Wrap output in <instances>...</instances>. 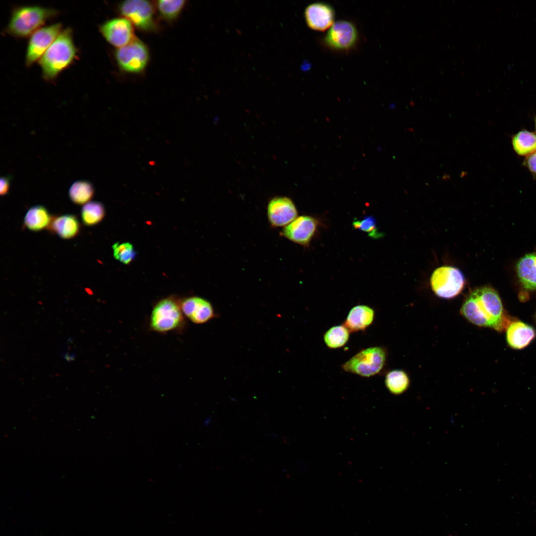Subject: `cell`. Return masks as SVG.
Masks as SVG:
<instances>
[{
	"label": "cell",
	"mask_w": 536,
	"mask_h": 536,
	"mask_svg": "<svg viewBox=\"0 0 536 536\" xmlns=\"http://www.w3.org/2000/svg\"><path fill=\"white\" fill-rule=\"evenodd\" d=\"M460 313L474 325L498 331L508 324L498 293L488 286L472 291L462 304Z\"/></svg>",
	"instance_id": "obj_1"
},
{
	"label": "cell",
	"mask_w": 536,
	"mask_h": 536,
	"mask_svg": "<svg viewBox=\"0 0 536 536\" xmlns=\"http://www.w3.org/2000/svg\"><path fill=\"white\" fill-rule=\"evenodd\" d=\"M432 291L444 299L455 297L462 291L465 285L463 273L457 268L443 266L436 268L430 277Z\"/></svg>",
	"instance_id": "obj_7"
},
{
	"label": "cell",
	"mask_w": 536,
	"mask_h": 536,
	"mask_svg": "<svg viewBox=\"0 0 536 536\" xmlns=\"http://www.w3.org/2000/svg\"><path fill=\"white\" fill-rule=\"evenodd\" d=\"M375 311L366 305H358L349 312L343 325L350 332L364 331L373 322Z\"/></svg>",
	"instance_id": "obj_17"
},
{
	"label": "cell",
	"mask_w": 536,
	"mask_h": 536,
	"mask_svg": "<svg viewBox=\"0 0 536 536\" xmlns=\"http://www.w3.org/2000/svg\"><path fill=\"white\" fill-rule=\"evenodd\" d=\"M185 3L184 0H160L156 1V6L163 19L172 21L179 15Z\"/></svg>",
	"instance_id": "obj_26"
},
{
	"label": "cell",
	"mask_w": 536,
	"mask_h": 536,
	"mask_svg": "<svg viewBox=\"0 0 536 536\" xmlns=\"http://www.w3.org/2000/svg\"><path fill=\"white\" fill-rule=\"evenodd\" d=\"M105 214L103 205L98 201H89L82 207L81 219L84 225L92 226L100 223Z\"/></svg>",
	"instance_id": "obj_25"
},
{
	"label": "cell",
	"mask_w": 536,
	"mask_h": 536,
	"mask_svg": "<svg viewBox=\"0 0 536 536\" xmlns=\"http://www.w3.org/2000/svg\"><path fill=\"white\" fill-rule=\"evenodd\" d=\"M350 332L343 325L332 326L323 335L324 343L330 349L341 348L348 342L350 337Z\"/></svg>",
	"instance_id": "obj_22"
},
{
	"label": "cell",
	"mask_w": 536,
	"mask_h": 536,
	"mask_svg": "<svg viewBox=\"0 0 536 536\" xmlns=\"http://www.w3.org/2000/svg\"><path fill=\"white\" fill-rule=\"evenodd\" d=\"M183 313L192 323L204 324L215 316L212 304L204 298L191 296L184 299L180 302Z\"/></svg>",
	"instance_id": "obj_14"
},
{
	"label": "cell",
	"mask_w": 536,
	"mask_h": 536,
	"mask_svg": "<svg viewBox=\"0 0 536 536\" xmlns=\"http://www.w3.org/2000/svg\"><path fill=\"white\" fill-rule=\"evenodd\" d=\"M115 259L124 264H129L135 258V251L129 242H116L112 245Z\"/></svg>",
	"instance_id": "obj_27"
},
{
	"label": "cell",
	"mask_w": 536,
	"mask_h": 536,
	"mask_svg": "<svg viewBox=\"0 0 536 536\" xmlns=\"http://www.w3.org/2000/svg\"><path fill=\"white\" fill-rule=\"evenodd\" d=\"M385 386L390 393L399 395L409 387L410 380L407 374L402 370H393L385 376Z\"/></svg>",
	"instance_id": "obj_24"
},
{
	"label": "cell",
	"mask_w": 536,
	"mask_h": 536,
	"mask_svg": "<svg viewBox=\"0 0 536 536\" xmlns=\"http://www.w3.org/2000/svg\"><path fill=\"white\" fill-rule=\"evenodd\" d=\"M56 10L40 6H23L12 12L7 32L19 38L31 35L46 22L57 15Z\"/></svg>",
	"instance_id": "obj_3"
},
{
	"label": "cell",
	"mask_w": 536,
	"mask_h": 536,
	"mask_svg": "<svg viewBox=\"0 0 536 536\" xmlns=\"http://www.w3.org/2000/svg\"><path fill=\"white\" fill-rule=\"evenodd\" d=\"M534 122L535 129V133H536V116L535 117V118L534 119Z\"/></svg>",
	"instance_id": "obj_31"
},
{
	"label": "cell",
	"mask_w": 536,
	"mask_h": 536,
	"mask_svg": "<svg viewBox=\"0 0 536 536\" xmlns=\"http://www.w3.org/2000/svg\"><path fill=\"white\" fill-rule=\"evenodd\" d=\"M387 357V350L382 346H372L361 350L344 363L342 369L362 377H370L384 368Z\"/></svg>",
	"instance_id": "obj_5"
},
{
	"label": "cell",
	"mask_w": 536,
	"mask_h": 536,
	"mask_svg": "<svg viewBox=\"0 0 536 536\" xmlns=\"http://www.w3.org/2000/svg\"><path fill=\"white\" fill-rule=\"evenodd\" d=\"M511 143L518 155L527 157L536 151V133L525 129L520 130L513 135Z\"/></svg>",
	"instance_id": "obj_21"
},
{
	"label": "cell",
	"mask_w": 536,
	"mask_h": 536,
	"mask_svg": "<svg viewBox=\"0 0 536 536\" xmlns=\"http://www.w3.org/2000/svg\"><path fill=\"white\" fill-rule=\"evenodd\" d=\"M358 33L352 22L339 20L330 27L324 38L325 45L331 49L338 51H348L357 43Z\"/></svg>",
	"instance_id": "obj_9"
},
{
	"label": "cell",
	"mask_w": 536,
	"mask_h": 536,
	"mask_svg": "<svg viewBox=\"0 0 536 536\" xmlns=\"http://www.w3.org/2000/svg\"><path fill=\"white\" fill-rule=\"evenodd\" d=\"M80 224L77 217L72 214H64L52 217L48 230L64 239L75 237L79 232Z\"/></svg>",
	"instance_id": "obj_18"
},
{
	"label": "cell",
	"mask_w": 536,
	"mask_h": 536,
	"mask_svg": "<svg viewBox=\"0 0 536 536\" xmlns=\"http://www.w3.org/2000/svg\"><path fill=\"white\" fill-rule=\"evenodd\" d=\"M304 16L309 28L316 31H323L334 24L335 13L330 5L316 2L309 5L306 8Z\"/></svg>",
	"instance_id": "obj_15"
},
{
	"label": "cell",
	"mask_w": 536,
	"mask_h": 536,
	"mask_svg": "<svg viewBox=\"0 0 536 536\" xmlns=\"http://www.w3.org/2000/svg\"><path fill=\"white\" fill-rule=\"evenodd\" d=\"M10 187V179L8 177L3 176L0 180V194L1 196L6 195Z\"/></svg>",
	"instance_id": "obj_30"
},
{
	"label": "cell",
	"mask_w": 536,
	"mask_h": 536,
	"mask_svg": "<svg viewBox=\"0 0 536 536\" xmlns=\"http://www.w3.org/2000/svg\"><path fill=\"white\" fill-rule=\"evenodd\" d=\"M76 54L71 30H62L39 60L44 78L55 79L73 62Z\"/></svg>",
	"instance_id": "obj_2"
},
{
	"label": "cell",
	"mask_w": 536,
	"mask_h": 536,
	"mask_svg": "<svg viewBox=\"0 0 536 536\" xmlns=\"http://www.w3.org/2000/svg\"><path fill=\"white\" fill-rule=\"evenodd\" d=\"M506 340L508 345L516 349H521L533 340L536 335L534 328L521 321L509 323L506 329Z\"/></svg>",
	"instance_id": "obj_16"
},
{
	"label": "cell",
	"mask_w": 536,
	"mask_h": 536,
	"mask_svg": "<svg viewBox=\"0 0 536 536\" xmlns=\"http://www.w3.org/2000/svg\"><path fill=\"white\" fill-rule=\"evenodd\" d=\"M516 272L525 289L536 290V254H528L521 258L516 264Z\"/></svg>",
	"instance_id": "obj_19"
},
{
	"label": "cell",
	"mask_w": 536,
	"mask_h": 536,
	"mask_svg": "<svg viewBox=\"0 0 536 536\" xmlns=\"http://www.w3.org/2000/svg\"><path fill=\"white\" fill-rule=\"evenodd\" d=\"M121 14L138 29L144 31L155 29L154 10L150 1L145 0H128L119 6Z\"/></svg>",
	"instance_id": "obj_8"
},
{
	"label": "cell",
	"mask_w": 536,
	"mask_h": 536,
	"mask_svg": "<svg viewBox=\"0 0 536 536\" xmlns=\"http://www.w3.org/2000/svg\"><path fill=\"white\" fill-rule=\"evenodd\" d=\"M353 225L355 228L367 233L371 237L377 238L381 236V233L378 232L376 221L373 217L369 216L361 220H355Z\"/></svg>",
	"instance_id": "obj_28"
},
{
	"label": "cell",
	"mask_w": 536,
	"mask_h": 536,
	"mask_svg": "<svg viewBox=\"0 0 536 536\" xmlns=\"http://www.w3.org/2000/svg\"><path fill=\"white\" fill-rule=\"evenodd\" d=\"M523 163L533 175L536 176V151L526 157Z\"/></svg>",
	"instance_id": "obj_29"
},
{
	"label": "cell",
	"mask_w": 536,
	"mask_h": 536,
	"mask_svg": "<svg viewBox=\"0 0 536 536\" xmlns=\"http://www.w3.org/2000/svg\"><path fill=\"white\" fill-rule=\"evenodd\" d=\"M114 56L120 68L129 73L142 72L149 60V52L147 46L137 38L127 45L117 49Z\"/></svg>",
	"instance_id": "obj_6"
},
{
	"label": "cell",
	"mask_w": 536,
	"mask_h": 536,
	"mask_svg": "<svg viewBox=\"0 0 536 536\" xmlns=\"http://www.w3.org/2000/svg\"><path fill=\"white\" fill-rule=\"evenodd\" d=\"M267 217L272 227H285L297 217V210L292 201L285 196L272 198L267 206Z\"/></svg>",
	"instance_id": "obj_13"
},
{
	"label": "cell",
	"mask_w": 536,
	"mask_h": 536,
	"mask_svg": "<svg viewBox=\"0 0 536 536\" xmlns=\"http://www.w3.org/2000/svg\"><path fill=\"white\" fill-rule=\"evenodd\" d=\"M185 317L180 303L172 298H165L153 307L149 327L152 331L161 334L181 330L185 325Z\"/></svg>",
	"instance_id": "obj_4"
},
{
	"label": "cell",
	"mask_w": 536,
	"mask_h": 536,
	"mask_svg": "<svg viewBox=\"0 0 536 536\" xmlns=\"http://www.w3.org/2000/svg\"><path fill=\"white\" fill-rule=\"evenodd\" d=\"M94 194V188L92 184L86 180L75 181L69 190L71 201L77 205H85L89 202Z\"/></svg>",
	"instance_id": "obj_23"
},
{
	"label": "cell",
	"mask_w": 536,
	"mask_h": 536,
	"mask_svg": "<svg viewBox=\"0 0 536 536\" xmlns=\"http://www.w3.org/2000/svg\"><path fill=\"white\" fill-rule=\"evenodd\" d=\"M52 217L43 206L36 205L28 209L24 218V226L29 230L37 232L48 228Z\"/></svg>",
	"instance_id": "obj_20"
},
{
	"label": "cell",
	"mask_w": 536,
	"mask_h": 536,
	"mask_svg": "<svg viewBox=\"0 0 536 536\" xmlns=\"http://www.w3.org/2000/svg\"><path fill=\"white\" fill-rule=\"evenodd\" d=\"M99 30L105 39L118 48L127 45L136 38L133 25L124 17L108 20L100 26Z\"/></svg>",
	"instance_id": "obj_11"
},
{
	"label": "cell",
	"mask_w": 536,
	"mask_h": 536,
	"mask_svg": "<svg viewBox=\"0 0 536 536\" xmlns=\"http://www.w3.org/2000/svg\"><path fill=\"white\" fill-rule=\"evenodd\" d=\"M318 224L312 216H300L284 227L282 235L293 243L308 246L317 231Z\"/></svg>",
	"instance_id": "obj_12"
},
{
	"label": "cell",
	"mask_w": 536,
	"mask_h": 536,
	"mask_svg": "<svg viewBox=\"0 0 536 536\" xmlns=\"http://www.w3.org/2000/svg\"><path fill=\"white\" fill-rule=\"evenodd\" d=\"M62 30L61 24L55 23L41 27L30 36L25 58L27 66L39 60Z\"/></svg>",
	"instance_id": "obj_10"
}]
</instances>
